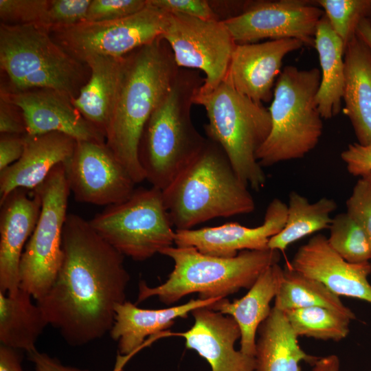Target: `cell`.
<instances>
[{
    "label": "cell",
    "instance_id": "6da1fadb",
    "mask_svg": "<svg viewBox=\"0 0 371 371\" xmlns=\"http://www.w3.org/2000/svg\"><path fill=\"white\" fill-rule=\"evenodd\" d=\"M63 251L54 284L36 302L67 344L81 346L110 332L130 275L124 256L79 215L67 216Z\"/></svg>",
    "mask_w": 371,
    "mask_h": 371
},
{
    "label": "cell",
    "instance_id": "7a4b0ae2",
    "mask_svg": "<svg viewBox=\"0 0 371 371\" xmlns=\"http://www.w3.org/2000/svg\"><path fill=\"white\" fill-rule=\"evenodd\" d=\"M179 70L170 47L161 36L123 58L120 86L105 141L136 183L146 180L138 156L144 128L169 91Z\"/></svg>",
    "mask_w": 371,
    "mask_h": 371
},
{
    "label": "cell",
    "instance_id": "3957f363",
    "mask_svg": "<svg viewBox=\"0 0 371 371\" xmlns=\"http://www.w3.org/2000/svg\"><path fill=\"white\" fill-rule=\"evenodd\" d=\"M162 192L175 229H190L219 217L249 214L254 200L216 142L207 138L194 159Z\"/></svg>",
    "mask_w": 371,
    "mask_h": 371
},
{
    "label": "cell",
    "instance_id": "277c9868",
    "mask_svg": "<svg viewBox=\"0 0 371 371\" xmlns=\"http://www.w3.org/2000/svg\"><path fill=\"white\" fill-rule=\"evenodd\" d=\"M203 80L198 70L179 68L171 88L144 128L139 161L146 180L161 191L194 159L206 142L191 117L193 96Z\"/></svg>",
    "mask_w": 371,
    "mask_h": 371
},
{
    "label": "cell",
    "instance_id": "5b68a950",
    "mask_svg": "<svg viewBox=\"0 0 371 371\" xmlns=\"http://www.w3.org/2000/svg\"><path fill=\"white\" fill-rule=\"evenodd\" d=\"M160 254L174 262L168 279L157 286L139 282L137 304L157 297L166 305L198 293L200 299L225 298L241 289H249L260 274L280 260V251L245 250L232 258L203 254L192 247L171 246Z\"/></svg>",
    "mask_w": 371,
    "mask_h": 371
},
{
    "label": "cell",
    "instance_id": "8992f818",
    "mask_svg": "<svg viewBox=\"0 0 371 371\" xmlns=\"http://www.w3.org/2000/svg\"><path fill=\"white\" fill-rule=\"evenodd\" d=\"M197 90L192 101L206 111L207 138L221 146L245 186L256 191L261 190L266 176L256 153L271 132L269 109L238 93L225 80L210 93H201Z\"/></svg>",
    "mask_w": 371,
    "mask_h": 371
},
{
    "label": "cell",
    "instance_id": "52a82bcc",
    "mask_svg": "<svg viewBox=\"0 0 371 371\" xmlns=\"http://www.w3.org/2000/svg\"><path fill=\"white\" fill-rule=\"evenodd\" d=\"M321 71L286 66L278 77L271 104V132L256 153L262 166L303 158L317 145L323 131L315 97Z\"/></svg>",
    "mask_w": 371,
    "mask_h": 371
},
{
    "label": "cell",
    "instance_id": "ba28073f",
    "mask_svg": "<svg viewBox=\"0 0 371 371\" xmlns=\"http://www.w3.org/2000/svg\"><path fill=\"white\" fill-rule=\"evenodd\" d=\"M37 25L0 27V65L17 91L51 89L71 99L80 78L77 60Z\"/></svg>",
    "mask_w": 371,
    "mask_h": 371
},
{
    "label": "cell",
    "instance_id": "9c48e42d",
    "mask_svg": "<svg viewBox=\"0 0 371 371\" xmlns=\"http://www.w3.org/2000/svg\"><path fill=\"white\" fill-rule=\"evenodd\" d=\"M89 221L93 229L124 256L144 261L175 245V229L161 190L135 188L126 201L107 206Z\"/></svg>",
    "mask_w": 371,
    "mask_h": 371
},
{
    "label": "cell",
    "instance_id": "30bf717a",
    "mask_svg": "<svg viewBox=\"0 0 371 371\" xmlns=\"http://www.w3.org/2000/svg\"><path fill=\"white\" fill-rule=\"evenodd\" d=\"M34 190L40 196L41 210L21 256L19 288L36 302L54 284L63 258V232L71 193L65 164L56 166Z\"/></svg>",
    "mask_w": 371,
    "mask_h": 371
},
{
    "label": "cell",
    "instance_id": "8fae6325",
    "mask_svg": "<svg viewBox=\"0 0 371 371\" xmlns=\"http://www.w3.org/2000/svg\"><path fill=\"white\" fill-rule=\"evenodd\" d=\"M168 12L148 3L142 10L128 16L102 22H87L52 29L60 43L74 58L91 56L123 57L161 36Z\"/></svg>",
    "mask_w": 371,
    "mask_h": 371
},
{
    "label": "cell",
    "instance_id": "7c38bea8",
    "mask_svg": "<svg viewBox=\"0 0 371 371\" xmlns=\"http://www.w3.org/2000/svg\"><path fill=\"white\" fill-rule=\"evenodd\" d=\"M161 37L170 47L178 67L205 74L198 92L210 93L223 81L236 43L222 21L168 12Z\"/></svg>",
    "mask_w": 371,
    "mask_h": 371
},
{
    "label": "cell",
    "instance_id": "4fadbf2b",
    "mask_svg": "<svg viewBox=\"0 0 371 371\" xmlns=\"http://www.w3.org/2000/svg\"><path fill=\"white\" fill-rule=\"evenodd\" d=\"M314 2L253 1L246 12L222 22L236 44L256 43L266 38H294L314 47L317 24L324 14Z\"/></svg>",
    "mask_w": 371,
    "mask_h": 371
},
{
    "label": "cell",
    "instance_id": "5bb4252c",
    "mask_svg": "<svg viewBox=\"0 0 371 371\" xmlns=\"http://www.w3.org/2000/svg\"><path fill=\"white\" fill-rule=\"evenodd\" d=\"M71 192L78 202L109 206L128 199L136 183L106 143L77 142L65 164Z\"/></svg>",
    "mask_w": 371,
    "mask_h": 371
},
{
    "label": "cell",
    "instance_id": "9a60e30c",
    "mask_svg": "<svg viewBox=\"0 0 371 371\" xmlns=\"http://www.w3.org/2000/svg\"><path fill=\"white\" fill-rule=\"evenodd\" d=\"M287 205L279 199L268 205L262 223L248 227L238 223L216 227L175 229V245L192 247L200 252L221 258H232L245 250H265L271 237L284 227Z\"/></svg>",
    "mask_w": 371,
    "mask_h": 371
},
{
    "label": "cell",
    "instance_id": "2e32d148",
    "mask_svg": "<svg viewBox=\"0 0 371 371\" xmlns=\"http://www.w3.org/2000/svg\"><path fill=\"white\" fill-rule=\"evenodd\" d=\"M293 270L324 284L338 296L353 297L371 304L370 262L351 263L330 245L322 234L313 236L295 252L289 264Z\"/></svg>",
    "mask_w": 371,
    "mask_h": 371
},
{
    "label": "cell",
    "instance_id": "e0dca14e",
    "mask_svg": "<svg viewBox=\"0 0 371 371\" xmlns=\"http://www.w3.org/2000/svg\"><path fill=\"white\" fill-rule=\"evenodd\" d=\"M303 45L294 38L236 44L224 80L255 102H269L284 58Z\"/></svg>",
    "mask_w": 371,
    "mask_h": 371
},
{
    "label": "cell",
    "instance_id": "ac0fdd59",
    "mask_svg": "<svg viewBox=\"0 0 371 371\" xmlns=\"http://www.w3.org/2000/svg\"><path fill=\"white\" fill-rule=\"evenodd\" d=\"M3 100L20 108L27 135L60 133L77 142L106 143L104 136L74 106L71 98L58 91H16Z\"/></svg>",
    "mask_w": 371,
    "mask_h": 371
},
{
    "label": "cell",
    "instance_id": "d6986e66",
    "mask_svg": "<svg viewBox=\"0 0 371 371\" xmlns=\"http://www.w3.org/2000/svg\"><path fill=\"white\" fill-rule=\"evenodd\" d=\"M193 326L187 331L168 335L184 338L186 347L195 350L210 365L212 371H254L255 357L234 348L240 330L230 316L202 307L192 312Z\"/></svg>",
    "mask_w": 371,
    "mask_h": 371
},
{
    "label": "cell",
    "instance_id": "ffe728a7",
    "mask_svg": "<svg viewBox=\"0 0 371 371\" xmlns=\"http://www.w3.org/2000/svg\"><path fill=\"white\" fill-rule=\"evenodd\" d=\"M0 291L14 295L19 289V267L25 247L38 222L41 200L33 190L16 189L0 203Z\"/></svg>",
    "mask_w": 371,
    "mask_h": 371
},
{
    "label": "cell",
    "instance_id": "44dd1931",
    "mask_svg": "<svg viewBox=\"0 0 371 371\" xmlns=\"http://www.w3.org/2000/svg\"><path fill=\"white\" fill-rule=\"evenodd\" d=\"M21 158L0 172V203L16 189L34 190L58 164L73 156L77 141L60 133L25 134Z\"/></svg>",
    "mask_w": 371,
    "mask_h": 371
},
{
    "label": "cell",
    "instance_id": "7402d4cb",
    "mask_svg": "<svg viewBox=\"0 0 371 371\" xmlns=\"http://www.w3.org/2000/svg\"><path fill=\"white\" fill-rule=\"evenodd\" d=\"M219 300L192 299L181 305L161 309H144L128 301L117 304L109 332L117 343V354L129 359L146 343V337H160L177 318H186L194 310L210 307Z\"/></svg>",
    "mask_w": 371,
    "mask_h": 371
},
{
    "label": "cell",
    "instance_id": "603a6c76",
    "mask_svg": "<svg viewBox=\"0 0 371 371\" xmlns=\"http://www.w3.org/2000/svg\"><path fill=\"white\" fill-rule=\"evenodd\" d=\"M283 274L278 263L266 269L243 297L230 302L222 298L209 308L232 317L240 330V350L248 355L256 352V335L260 324L269 315Z\"/></svg>",
    "mask_w": 371,
    "mask_h": 371
},
{
    "label": "cell",
    "instance_id": "cb8c5ba5",
    "mask_svg": "<svg viewBox=\"0 0 371 371\" xmlns=\"http://www.w3.org/2000/svg\"><path fill=\"white\" fill-rule=\"evenodd\" d=\"M344 113L357 143H371V52L356 35L344 50Z\"/></svg>",
    "mask_w": 371,
    "mask_h": 371
},
{
    "label": "cell",
    "instance_id": "d4e9b609",
    "mask_svg": "<svg viewBox=\"0 0 371 371\" xmlns=\"http://www.w3.org/2000/svg\"><path fill=\"white\" fill-rule=\"evenodd\" d=\"M123 57L91 56L84 61L91 69L88 82L71 99L74 106L105 137L117 97Z\"/></svg>",
    "mask_w": 371,
    "mask_h": 371
},
{
    "label": "cell",
    "instance_id": "484cf974",
    "mask_svg": "<svg viewBox=\"0 0 371 371\" xmlns=\"http://www.w3.org/2000/svg\"><path fill=\"white\" fill-rule=\"evenodd\" d=\"M257 334L254 371H302L301 362L313 365L319 358L300 347L284 312L274 306Z\"/></svg>",
    "mask_w": 371,
    "mask_h": 371
},
{
    "label": "cell",
    "instance_id": "4316f807",
    "mask_svg": "<svg viewBox=\"0 0 371 371\" xmlns=\"http://www.w3.org/2000/svg\"><path fill=\"white\" fill-rule=\"evenodd\" d=\"M321 66V81L315 102L322 118L337 115L341 108L344 85V45L333 30L324 14L315 36V45Z\"/></svg>",
    "mask_w": 371,
    "mask_h": 371
},
{
    "label": "cell",
    "instance_id": "83f0119b",
    "mask_svg": "<svg viewBox=\"0 0 371 371\" xmlns=\"http://www.w3.org/2000/svg\"><path fill=\"white\" fill-rule=\"evenodd\" d=\"M30 294L19 288L14 295L0 291V342L28 354L49 325L42 310Z\"/></svg>",
    "mask_w": 371,
    "mask_h": 371
},
{
    "label": "cell",
    "instance_id": "f1b7e54d",
    "mask_svg": "<svg viewBox=\"0 0 371 371\" xmlns=\"http://www.w3.org/2000/svg\"><path fill=\"white\" fill-rule=\"evenodd\" d=\"M337 205L333 199L323 197L313 203L292 191L289 196L286 220L283 229L271 237L268 248L284 251L291 244L322 229L329 228L330 214Z\"/></svg>",
    "mask_w": 371,
    "mask_h": 371
},
{
    "label": "cell",
    "instance_id": "f546056e",
    "mask_svg": "<svg viewBox=\"0 0 371 371\" xmlns=\"http://www.w3.org/2000/svg\"><path fill=\"white\" fill-rule=\"evenodd\" d=\"M274 302L273 306L282 311L322 306L351 321L356 319L355 313L342 303L339 296L320 282L293 270L289 264L283 269Z\"/></svg>",
    "mask_w": 371,
    "mask_h": 371
},
{
    "label": "cell",
    "instance_id": "4dcf8cb0",
    "mask_svg": "<svg viewBox=\"0 0 371 371\" xmlns=\"http://www.w3.org/2000/svg\"><path fill=\"white\" fill-rule=\"evenodd\" d=\"M283 312L297 337L339 341L350 332V319L324 307L311 306Z\"/></svg>",
    "mask_w": 371,
    "mask_h": 371
},
{
    "label": "cell",
    "instance_id": "1f68e13d",
    "mask_svg": "<svg viewBox=\"0 0 371 371\" xmlns=\"http://www.w3.org/2000/svg\"><path fill=\"white\" fill-rule=\"evenodd\" d=\"M331 247L345 260L361 263L371 260V245L361 226L348 213L336 215L329 227Z\"/></svg>",
    "mask_w": 371,
    "mask_h": 371
},
{
    "label": "cell",
    "instance_id": "d6a6232c",
    "mask_svg": "<svg viewBox=\"0 0 371 371\" xmlns=\"http://www.w3.org/2000/svg\"><path fill=\"white\" fill-rule=\"evenodd\" d=\"M316 2L342 41L344 48L356 36L361 21L371 17L370 0H318Z\"/></svg>",
    "mask_w": 371,
    "mask_h": 371
},
{
    "label": "cell",
    "instance_id": "836d02e7",
    "mask_svg": "<svg viewBox=\"0 0 371 371\" xmlns=\"http://www.w3.org/2000/svg\"><path fill=\"white\" fill-rule=\"evenodd\" d=\"M49 4L50 1L46 0H0V16L13 25H37L49 29Z\"/></svg>",
    "mask_w": 371,
    "mask_h": 371
},
{
    "label": "cell",
    "instance_id": "e575fe53",
    "mask_svg": "<svg viewBox=\"0 0 371 371\" xmlns=\"http://www.w3.org/2000/svg\"><path fill=\"white\" fill-rule=\"evenodd\" d=\"M147 5V0H92L85 21L102 22L133 14Z\"/></svg>",
    "mask_w": 371,
    "mask_h": 371
},
{
    "label": "cell",
    "instance_id": "d590c367",
    "mask_svg": "<svg viewBox=\"0 0 371 371\" xmlns=\"http://www.w3.org/2000/svg\"><path fill=\"white\" fill-rule=\"evenodd\" d=\"M92 0H53L47 13L49 29L71 26L85 21Z\"/></svg>",
    "mask_w": 371,
    "mask_h": 371
},
{
    "label": "cell",
    "instance_id": "8d00e7d4",
    "mask_svg": "<svg viewBox=\"0 0 371 371\" xmlns=\"http://www.w3.org/2000/svg\"><path fill=\"white\" fill-rule=\"evenodd\" d=\"M347 212L363 229L371 245V183L361 177L346 201Z\"/></svg>",
    "mask_w": 371,
    "mask_h": 371
},
{
    "label": "cell",
    "instance_id": "74e56055",
    "mask_svg": "<svg viewBox=\"0 0 371 371\" xmlns=\"http://www.w3.org/2000/svg\"><path fill=\"white\" fill-rule=\"evenodd\" d=\"M148 3L168 12L207 21H220L209 0H148Z\"/></svg>",
    "mask_w": 371,
    "mask_h": 371
},
{
    "label": "cell",
    "instance_id": "f35d334b",
    "mask_svg": "<svg viewBox=\"0 0 371 371\" xmlns=\"http://www.w3.org/2000/svg\"><path fill=\"white\" fill-rule=\"evenodd\" d=\"M347 170L353 176L362 177L371 172V143L363 146L354 143L341 153Z\"/></svg>",
    "mask_w": 371,
    "mask_h": 371
},
{
    "label": "cell",
    "instance_id": "ab89813d",
    "mask_svg": "<svg viewBox=\"0 0 371 371\" xmlns=\"http://www.w3.org/2000/svg\"><path fill=\"white\" fill-rule=\"evenodd\" d=\"M24 135L1 134L0 139V172L17 161L25 147Z\"/></svg>",
    "mask_w": 371,
    "mask_h": 371
},
{
    "label": "cell",
    "instance_id": "60d3db41",
    "mask_svg": "<svg viewBox=\"0 0 371 371\" xmlns=\"http://www.w3.org/2000/svg\"><path fill=\"white\" fill-rule=\"evenodd\" d=\"M252 1L209 0L212 8L221 21L242 14L248 10Z\"/></svg>",
    "mask_w": 371,
    "mask_h": 371
},
{
    "label": "cell",
    "instance_id": "b9f144b4",
    "mask_svg": "<svg viewBox=\"0 0 371 371\" xmlns=\"http://www.w3.org/2000/svg\"><path fill=\"white\" fill-rule=\"evenodd\" d=\"M0 132L1 134H26L24 120H20L10 108L6 107L3 100L1 101Z\"/></svg>",
    "mask_w": 371,
    "mask_h": 371
},
{
    "label": "cell",
    "instance_id": "7bdbcfd3",
    "mask_svg": "<svg viewBox=\"0 0 371 371\" xmlns=\"http://www.w3.org/2000/svg\"><path fill=\"white\" fill-rule=\"evenodd\" d=\"M35 371H87L62 364L58 360L37 350L28 354Z\"/></svg>",
    "mask_w": 371,
    "mask_h": 371
},
{
    "label": "cell",
    "instance_id": "ee69618b",
    "mask_svg": "<svg viewBox=\"0 0 371 371\" xmlns=\"http://www.w3.org/2000/svg\"><path fill=\"white\" fill-rule=\"evenodd\" d=\"M19 350L0 345V371H23Z\"/></svg>",
    "mask_w": 371,
    "mask_h": 371
},
{
    "label": "cell",
    "instance_id": "f6af8a7d",
    "mask_svg": "<svg viewBox=\"0 0 371 371\" xmlns=\"http://www.w3.org/2000/svg\"><path fill=\"white\" fill-rule=\"evenodd\" d=\"M340 361L336 355H330L322 358L313 365L311 371H339Z\"/></svg>",
    "mask_w": 371,
    "mask_h": 371
},
{
    "label": "cell",
    "instance_id": "bcb514c9",
    "mask_svg": "<svg viewBox=\"0 0 371 371\" xmlns=\"http://www.w3.org/2000/svg\"><path fill=\"white\" fill-rule=\"evenodd\" d=\"M356 35L371 52V17L366 18L359 23Z\"/></svg>",
    "mask_w": 371,
    "mask_h": 371
},
{
    "label": "cell",
    "instance_id": "7dc6e473",
    "mask_svg": "<svg viewBox=\"0 0 371 371\" xmlns=\"http://www.w3.org/2000/svg\"><path fill=\"white\" fill-rule=\"evenodd\" d=\"M127 361L117 355V361L113 371H124V366Z\"/></svg>",
    "mask_w": 371,
    "mask_h": 371
},
{
    "label": "cell",
    "instance_id": "c3c4849f",
    "mask_svg": "<svg viewBox=\"0 0 371 371\" xmlns=\"http://www.w3.org/2000/svg\"><path fill=\"white\" fill-rule=\"evenodd\" d=\"M362 177L366 178V179H367L368 181H370V183H371V172L368 173V174H366V175L362 176Z\"/></svg>",
    "mask_w": 371,
    "mask_h": 371
},
{
    "label": "cell",
    "instance_id": "681fc988",
    "mask_svg": "<svg viewBox=\"0 0 371 371\" xmlns=\"http://www.w3.org/2000/svg\"><path fill=\"white\" fill-rule=\"evenodd\" d=\"M370 4H371V0H370Z\"/></svg>",
    "mask_w": 371,
    "mask_h": 371
}]
</instances>
